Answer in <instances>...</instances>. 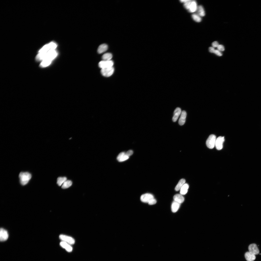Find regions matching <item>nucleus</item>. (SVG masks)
I'll return each instance as SVG.
<instances>
[{"label":"nucleus","mask_w":261,"mask_h":261,"mask_svg":"<svg viewBox=\"0 0 261 261\" xmlns=\"http://www.w3.org/2000/svg\"><path fill=\"white\" fill-rule=\"evenodd\" d=\"M113 55L111 53H107L104 54L102 56V59L104 61H109L112 58Z\"/></svg>","instance_id":"obj_23"},{"label":"nucleus","mask_w":261,"mask_h":261,"mask_svg":"<svg viewBox=\"0 0 261 261\" xmlns=\"http://www.w3.org/2000/svg\"><path fill=\"white\" fill-rule=\"evenodd\" d=\"M174 201L180 203H182L184 201V197L181 194H176L173 197Z\"/></svg>","instance_id":"obj_17"},{"label":"nucleus","mask_w":261,"mask_h":261,"mask_svg":"<svg viewBox=\"0 0 261 261\" xmlns=\"http://www.w3.org/2000/svg\"><path fill=\"white\" fill-rule=\"evenodd\" d=\"M245 256L247 261H253L256 258L255 255L249 252H246L245 254Z\"/></svg>","instance_id":"obj_16"},{"label":"nucleus","mask_w":261,"mask_h":261,"mask_svg":"<svg viewBox=\"0 0 261 261\" xmlns=\"http://www.w3.org/2000/svg\"><path fill=\"white\" fill-rule=\"evenodd\" d=\"M214 53L219 56H221L222 55V53L220 51L218 50H215Z\"/></svg>","instance_id":"obj_29"},{"label":"nucleus","mask_w":261,"mask_h":261,"mask_svg":"<svg viewBox=\"0 0 261 261\" xmlns=\"http://www.w3.org/2000/svg\"><path fill=\"white\" fill-rule=\"evenodd\" d=\"M189 188V185L187 183H185L182 186L180 190V194L182 195H184L187 194Z\"/></svg>","instance_id":"obj_20"},{"label":"nucleus","mask_w":261,"mask_h":261,"mask_svg":"<svg viewBox=\"0 0 261 261\" xmlns=\"http://www.w3.org/2000/svg\"><path fill=\"white\" fill-rule=\"evenodd\" d=\"M198 7L196 2L195 1L191 0L188 10L191 13H194L197 11Z\"/></svg>","instance_id":"obj_11"},{"label":"nucleus","mask_w":261,"mask_h":261,"mask_svg":"<svg viewBox=\"0 0 261 261\" xmlns=\"http://www.w3.org/2000/svg\"><path fill=\"white\" fill-rule=\"evenodd\" d=\"M57 47L56 44L54 42H51L44 46L39 51V53H43L47 52L50 51L55 50Z\"/></svg>","instance_id":"obj_2"},{"label":"nucleus","mask_w":261,"mask_h":261,"mask_svg":"<svg viewBox=\"0 0 261 261\" xmlns=\"http://www.w3.org/2000/svg\"><path fill=\"white\" fill-rule=\"evenodd\" d=\"M9 235L7 231L1 228L0 231V240L1 241H5L8 239Z\"/></svg>","instance_id":"obj_10"},{"label":"nucleus","mask_w":261,"mask_h":261,"mask_svg":"<svg viewBox=\"0 0 261 261\" xmlns=\"http://www.w3.org/2000/svg\"><path fill=\"white\" fill-rule=\"evenodd\" d=\"M114 71V69L113 67L102 69L101 73L102 75L104 76L109 77L112 75Z\"/></svg>","instance_id":"obj_4"},{"label":"nucleus","mask_w":261,"mask_h":261,"mask_svg":"<svg viewBox=\"0 0 261 261\" xmlns=\"http://www.w3.org/2000/svg\"><path fill=\"white\" fill-rule=\"evenodd\" d=\"M181 112V110L180 108L177 107L175 109L174 112V115L172 118L173 122H176L177 121Z\"/></svg>","instance_id":"obj_14"},{"label":"nucleus","mask_w":261,"mask_h":261,"mask_svg":"<svg viewBox=\"0 0 261 261\" xmlns=\"http://www.w3.org/2000/svg\"><path fill=\"white\" fill-rule=\"evenodd\" d=\"M180 205V204L174 201L172 203L171 206V210L172 212H176L179 209Z\"/></svg>","instance_id":"obj_18"},{"label":"nucleus","mask_w":261,"mask_h":261,"mask_svg":"<svg viewBox=\"0 0 261 261\" xmlns=\"http://www.w3.org/2000/svg\"><path fill=\"white\" fill-rule=\"evenodd\" d=\"M157 201L154 198L151 200L148 204L149 205H152L156 204Z\"/></svg>","instance_id":"obj_28"},{"label":"nucleus","mask_w":261,"mask_h":261,"mask_svg":"<svg viewBox=\"0 0 261 261\" xmlns=\"http://www.w3.org/2000/svg\"><path fill=\"white\" fill-rule=\"evenodd\" d=\"M185 182V180L184 179H182L180 180L175 188L176 191H178L180 190Z\"/></svg>","instance_id":"obj_21"},{"label":"nucleus","mask_w":261,"mask_h":261,"mask_svg":"<svg viewBox=\"0 0 261 261\" xmlns=\"http://www.w3.org/2000/svg\"><path fill=\"white\" fill-rule=\"evenodd\" d=\"M72 184V182L70 180H67L62 185V188L63 189L67 188L71 186Z\"/></svg>","instance_id":"obj_24"},{"label":"nucleus","mask_w":261,"mask_h":261,"mask_svg":"<svg viewBox=\"0 0 261 261\" xmlns=\"http://www.w3.org/2000/svg\"><path fill=\"white\" fill-rule=\"evenodd\" d=\"M187 114L184 110L182 111L179 120V124L180 126L183 125L185 123Z\"/></svg>","instance_id":"obj_13"},{"label":"nucleus","mask_w":261,"mask_h":261,"mask_svg":"<svg viewBox=\"0 0 261 261\" xmlns=\"http://www.w3.org/2000/svg\"><path fill=\"white\" fill-rule=\"evenodd\" d=\"M212 45V47L214 48H217L219 45L217 41L213 42Z\"/></svg>","instance_id":"obj_30"},{"label":"nucleus","mask_w":261,"mask_h":261,"mask_svg":"<svg viewBox=\"0 0 261 261\" xmlns=\"http://www.w3.org/2000/svg\"><path fill=\"white\" fill-rule=\"evenodd\" d=\"M197 11V14L201 17H203L205 16V12L203 7L202 6H198Z\"/></svg>","instance_id":"obj_22"},{"label":"nucleus","mask_w":261,"mask_h":261,"mask_svg":"<svg viewBox=\"0 0 261 261\" xmlns=\"http://www.w3.org/2000/svg\"><path fill=\"white\" fill-rule=\"evenodd\" d=\"M217 48L218 50L220 51H223L225 50L224 46L222 45H219Z\"/></svg>","instance_id":"obj_27"},{"label":"nucleus","mask_w":261,"mask_h":261,"mask_svg":"<svg viewBox=\"0 0 261 261\" xmlns=\"http://www.w3.org/2000/svg\"><path fill=\"white\" fill-rule=\"evenodd\" d=\"M59 237L62 241L65 242L70 245L73 244L75 242V240L73 238L66 235H61L59 236Z\"/></svg>","instance_id":"obj_6"},{"label":"nucleus","mask_w":261,"mask_h":261,"mask_svg":"<svg viewBox=\"0 0 261 261\" xmlns=\"http://www.w3.org/2000/svg\"><path fill=\"white\" fill-rule=\"evenodd\" d=\"M225 141L224 137L219 136L216 139L215 146L217 150H220L223 147V144Z\"/></svg>","instance_id":"obj_5"},{"label":"nucleus","mask_w":261,"mask_h":261,"mask_svg":"<svg viewBox=\"0 0 261 261\" xmlns=\"http://www.w3.org/2000/svg\"><path fill=\"white\" fill-rule=\"evenodd\" d=\"M60 245L61 246L65 249L68 252L72 251L73 248L70 244L64 242L62 241L60 243Z\"/></svg>","instance_id":"obj_15"},{"label":"nucleus","mask_w":261,"mask_h":261,"mask_svg":"<svg viewBox=\"0 0 261 261\" xmlns=\"http://www.w3.org/2000/svg\"><path fill=\"white\" fill-rule=\"evenodd\" d=\"M215 50L214 48L212 47H210L209 48V51L211 53H214Z\"/></svg>","instance_id":"obj_32"},{"label":"nucleus","mask_w":261,"mask_h":261,"mask_svg":"<svg viewBox=\"0 0 261 261\" xmlns=\"http://www.w3.org/2000/svg\"><path fill=\"white\" fill-rule=\"evenodd\" d=\"M114 64V62L112 61H103L99 62V66L100 68L103 69L113 67Z\"/></svg>","instance_id":"obj_7"},{"label":"nucleus","mask_w":261,"mask_h":261,"mask_svg":"<svg viewBox=\"0 0 261 261\" xmlns=\"http://www.w3.org/2000/svg\"><path fill=\"white\" fill-rule=\"evenodd\" d=\"M21 184L23 185L27 184L31 177V175L30 173L27 172H22L19 175Z\"/></svg>","instance_id":"obj_1"},{"label":"nucleus","mask_w":261,"mask_h":261,"mask_svg":"<svg viewBox=\"0 0 261 261\" xmlns=\"http://www.w3.org/2000/svg\"><path fill=\"white\" fill-rule=\"evenodd\" d=\"M154 198V196L150 194H146L142 195L140 198L141 201L144 203H148Z\"/></svg>","instance_id":"obj_8"},{"label":"nucleus","mask_w":261,"mask_h":261,"mask_svg":"<svg viewBox=\"0 0 261 261\" xmlns=\"http://www.w3.org/2000/svg\"><path fill=\"white\" fill-rule=\"evenodd\" d=\"M192 17L194 21L197 22H200L201 21V17L197 14H193L192 15Z\"/></svg>","instance_id":"obj_26"},{"label":"nucleus","mask_w":261,"mask_h":261,"mask_svg":"<svg viewBox=\"0 0 261 261\" xmlns=\"http://www.w3.org/2000/svg\"><path fill=\"white\" fill-rule=\"evenodd\" d=\"M108 46L106 44L100 45L97 49L98 53L99 54L102 53L106 51L108 49Z\"/></svg>","instance_id":"obj_19"},{"label":"nucleus","mask_w":261,"mask_h":261,"mask_svg":"<svg viewBox=\"0 0 261 261\" xmlns=\"http://www.w3.org/2000/svg\"><path fill=\"white\" fill-rule=\"evenodd\" d=\"M216 139V136L215 135H210L206 141V144L207 147L210 149L213 148L215 146Z\"/></svg>","instance_id":"obj_3"},{"label":"nucleus","mask_w":261,"mask_h":261,"mask_svg":"<svg viewBox=\"0 0 261 261\" xmlns=\"http://www.w3.org/2000/svg\"><path fill=\"white\" fill-rule=\"evenodd\" d=\"M126 153L127 155L129 157L131 156L133 154V152L131 150L128 151Z\"/></svg>","instance_id":"obj_31"},{"label":"nucleus","mask_w":261,"mask_h":261,"mask_svg":"<svg viewBox=\"0 0 261 261\" xmlns=\"http://www.w3.org/2000/svg\"><path fill=\"white\" fill-rule=\"evenodd\" d=\"M249 252L255 255H257L259 253V251L257 246L256 244L253 243L250 244L249 247Z\"/></svg>","instance_id":"obj_9"},{"label":"nucleus","mask_w":261,"mask_h":261,"mask_svg":"<svg viewBox=\"0 0 261 261\" xmlns=\"http://www.w3.org/2000/svg\"><path fill=\"white\" fill-rule=\"evenodd\" d=\"M67 180V178L66 177H59L57 179V183L59 186H60Z\"/></svg>","instance_id":"obj_25"},{"label":"nucleus","mask_w":261,"mask_h":261,"mask_svg":"<svg viewBox=\"0 0 261 261\" xmlns=\"http://www.w3.org/2000/svg\"><path fill=\"white\" fill-rule=\"evenodd\" d=\"M129 158L126 153L122 152L120 153L117 158V160L119 162H121L128 160Z\"/></svg>","instance_id":"obj_12"}]
</instances>
